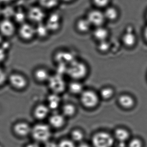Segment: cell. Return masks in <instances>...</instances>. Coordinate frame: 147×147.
<instances>
[{"instance_id": "cell-1", "label": "cell", "mask_w": 147, "mask_h": 147, "mask_svg": "<svg viewBox=\"0 0 147 147\" xmlns=\"http://www.w3.org/2000/svg\"><path fill=\"white\" fill-rule=\"evenodd\" d=\"M88 71L86 65L76 59L67 66L66 75L71 80L80 81L86 76Z\"/></svg>"}, {"instance_id": "cell-2", "label": "cell", "mask_w": 147, "mask_h": 147, "mask_svg": "<svg viewBox=\"0 0 147 147\" xmlns=\"http://www.w3.org/2000/svg\"><path fill=\"white\" fill-rule=\"evenodd\" d=\"M51 133V127L49 125L39 123L32 127L30 135L36 142L44 143L50 140Z\"/></svg>"}, {"instance_id": "cell-3", "label": "cell", "mask_w": 147, "mask_h": 147, "mask_svg": "<svg viewBox=\"0 0 147 147\" xmlns=\"http://www.w3.org/2000/svg\"><path fill=\"white\" fill-rule=\"evenodd\" d=\"M47 83L51 93L60 94L67 89V83L64 76L57 73L51 74Z\"/></svg>"}, {"instance_id": "cell-4", "label": "cell", "mask_w": 147, "mask_h": 147, "mask_svg": "<svg viewBox=\"0 0 147 147\" xmlns=\"http://www.w3.org/2000/svg\"><path fill=\"white\" fill-rule=\"evenodd\" d=\"M7 81L12 88L18 91L25 89L29 84L26 76L18 72H14L8 75Z\"/></svg>"}, {"instance_id": "cell-5", "label": "cell", "mask_w": 147, "mask_h": 147, "mask_svg": "<svg viewBox=\"0 0 147 147\" xmlns=\"http://www.w3.org/2000/svg\"><path fill=\"white\" fill-rule=\"evenodd\" d=\"M26 14L30 23L36 25L43 23L47 17L45 10L40 6H33L30 7L26 12Z\"/></svg>"}, {"instance_id": "cell-6", "label": "cell", "mask_w": 147, "mask_h": 147, "mask_svg": "<svg viewBox=\"0 0 147 147\" xmlns=\"http://www.w3.org/2000/svg\"><path fill=\"white\" fill-rule=\"evenodd\" d=\"M17 33L20 38L25 42L32 41L36 37L35 26L30 22H26L20 25Z\"/></svg>"}, {"instance_id": "cell-7", "label": "cell", "mask_w": 147, "mask_h": 147, "mask_svg": "<svg viewBox=\"0 0 147 147\" xmlns=\"http://www.w3.org/2000/svg\"><path fill=\"white\" fill-rule=\"evenodd\" d=\"M92 143L94 147H112L114 139L107 132H98L93 136Z\"/></svg>"}, {"instance_id": "cell-8", "label": "cell", "mask_w": 147, "mask_h": 147, "mask_svg": "<svg viewBox=\"0 0 147 147\" xmlns=\"http://www.w3.org/2000/svg\"><path fill=\"white\" fill-rule=\"evenodd\" d=\"M81 104L85 107L92 108L95 107L98 102L97 94L92 90H84L80 94Z\"/></svg>"}, {"instance_id": "cell-9", "label": "cell", "mask_w": 147, "mask_h": 147, "mask_svg": "<svg viewBox=\"0 0 147 147\" xmlns=\"http://www.w3.org/2000/svg\"><path fill=\"white\" fill-rule=\"evenodd\" d=\"M76 59L74 54L66 50H61L57 51L54 55V60L57 65L68 66Z\"/></svg>"}, {"instance_id": "cell-10", "label": "cell", "mask_w": 147, "mask_h": 147, "mask_svg": "<svg viewBox=\"0 0 147 147\" xmlns=\"http://www.w3.org/2000/svg\"><path fill=\"white\" fill-rule=\"evenodd\" d=\"M45 23L50 33L57 32L61 26V16L58 13H51L46 17Z\"/></svg>"}, {"instance_id": "cell-11", "label": "cell", "mask_w": 147, "mask_h": 147, "mask_svg": "<svg viewBox=\"0 0 147 147\" xmlns=\"http://www.w3.org/2000/svg\"><path fill=\"white\" fill-rule=\"evenodd\" d=\"M17 32L14 21L9 19H4L0 22V34L2 36L11 38Z\"/></svg>"}, {"instance_id": "cell-12", "label": "cell", "mask_w": 147, "mask_h": 147, "mask_svg": "<svg viewBox=\"0 0 147 147\" xmlns=\"http://www.w3.org/2000/svg\"><path fill=\"white\" fill-rule=\"evenodd\" d=\"M32 127L28 123L20 121L14 124L13 127V131L19 137H26L30 135Z\"/></svg>"}, {"instance_id": "cell-13", "label": "cell", "mask_w": 147, "mask_h": 147, "mask_svg": "<svg viewBox=\"0 0 147 147\" xmlns=\"http://www.w3.org/2000/svg\"><path fill=\"white\" fill-rule=\"evenodd\" d=\"M86 18L92 26L97 27L101 26L105 19L104 13L98 10H93L88 12Z\"/></svg>"}, {"instance_id": "cell-14", "label": "cell", "mask_w": 147, "mask_h": 147, "mask_svg": "<svg viewBox=\"0 0 147 147\" xmlns=\"http://www.w3.org/2000/svg\"><path fill=\"white\" fill-rule=\"evenodd\" d=\"M51 74L46 68L39 67L33 71V76L34 79L38 83H47L50 77Z\"/></svg>"}, {"instance_id": "cell-15", "label": "cell", "mask_w": 147, "mask_h": 147, "mask_svg": "<svg viewBox=\"0 0 147 147\" xmlns=\"http://www.w3.org/2000/svg\"><path fill=\"white\" fill-rule=\"evenodd\" d=\"M49 125L51 128L60 129L66 124V117L62 113H53L49 117Z\"/></svg>"}, {"instance_id": "cell-16", "label": "cell", "mask_w": 147, "mask_h": 147, "mask_svg": "<svg viewBox=\"0 0 147 147\" xmlns=\"http://www.w3.org/2000/svg\"><path fill=\"white\" fill-rule=\"evenodd\" d=\"M50 111V109L47 105L39 104L36 106L33 110V116L38 120H44L49 116Z\"/></svg>"}, {"instance_id": "cell-17", "label": "cell", "mask_w": 147, "mask_h": 147, "mask_svg": "<svg viewBox=\"0 0 147 147\" xmlns=\"http://www.w3.org/2000/svg\"><path fill=\"white\" fill-rule=\"evenodd\" d=\"M129 131L123 128H119L115 130L114 136L119 143V147H124L125 143L129 138Z\"/></svg>"}, {"instance_id": "cell-18", "label": "cell", "mask_w": 147, "mask_h": 147, "mask_svg": "<svg viewBox=\"0 0 147 147\" xmlns=\"http://www.w3.org/2000/svg\"><path fill=\"white\" fill-rule=\"evenodd\" d=\"M67 89L70 93L74 95H80L84 91L83 85L80 81L75 80H72L69 82L67 86Z\"/></svg>"}, {"instance_id": "cell-19", "label": "cell", "mask_w": 147, "mask_h": 147, "mask_svg": "<svg viewBox=\"0 0 147 147\" xmlns=\"http://www.w3.org/2000/svg\"><path fill=\"white\" fill-rule=\"evenodd\" d=\"M61 103L60 94L51 93L48 96L47 105L50 110L57 109L61 105Z\"/></svg>"}, {"instance_id": "cell-20", "label": "cell", "mask_w": 147, "mask_h": 147, "mask_svg": "<svg viewBox=\"0 0 147 147\" xmlns=\"http://www.w3.org/2000/svg\"><path fill=\"white\" fill-rule=\"evenodd\" d=\"M35 29L36 37L41 39L47 38L51 33L44 22L36 24Z\"/></svg>"}, {"instance_id": "cell-21", "label": "cell", "mask_w": 147, "mask_h": 147, "mask_svg": "<svg viewBox=\"0 0 147 147\" xmlns=\"http://www.w3.org/2000/svg\"><path fill=\"white\" fill-rule=\"evenodd\" d=\"M91 26L92 25L86 18L79 19L76 23V30L81 33L88 32L90 30Z\"/></svg>"}, {"instance_id": "cell-22", "label": "cell", "mask_w": 147, "mask_h": 147, "mask_svg": "<svg viewBox=\"0 0 147 147\" xmlns=\"http://www.w3.org/2000/svg\"><path fill=\"white\" fill-rule=\"evenodd\" d=\"M76 113V107L74 104L67 103L62 107V114L65 117H72Z\"/></svg>"}, {"instance_id": "cell-23", "label": "cell", "mask_w": 147, "mask_h": 147, "mask_svg": "<svg viewBox=\"0 0 147 147\" xmlns=\"http://www.w3.org/2000/svg\"><path fill=\"white\" fill-rule=\"evenodd\" d=\"M61 1V0H38L39 6L45 10L56 8Z\"/></svg>"}, {"instance_id": "cell-24", "label": "cell", "mask_w": 147, "mask_h": 147, "mask_svg": "<svg viewBox=\"0 0 147 147\" xmlns=\"http://www.w3.org/2000/svg\"><path fill=\"white\" fill-rule=\"evenodd\" d=\"M119 102L121 106L125 108H130L134 105V99L131 96L128 95H123L119 99Z\"/></svg>"}, {"instance_id": "cell-25", "label": "cell", "mask_w": 147, "mask_h": 147, "mask_svg": "<svg viewBox=\"0 0 147 147\" xmlns=\"http://www.w3.org/2000/svg\"><path fill=\"white\" fill-rule=\"evenodd\" d=\"M93 35L96 39L102 41L106 39L108 36V32L105 28L99 26L94 30Z\"/></svg>"}, {"instance_id": "cell-26", "label": "cell", "mask_w": 147, "mask_h": 147, "mask_svg": "<svg viewBox=\"0 0 147 147\" xmlns=\"http://www.w3.org/2000/svg\"><path fill=\"white\" fill-rule=\"evenodd\" d=\"M13 18L14 19L13 21L15 24L17 23L20 24V25L26 22V20L27 19L26 12H25L22 11H15Z\"/></svg>"}, {"instance_id": "cell-27", "label": "cell", "mask_w": 147, "mask_h": 147, "mask_svg": "<svg viewBox=\"0 0 147 147\" xmlns=\"http://www.w3.org/2000/svg\"><path fill=\"white\" fill-rule=\"evenodd\" d=\"M84 138L83 131L80 129H75L71 131L70 133V139L74 142H82Z\"/></svg>"}, {"instance_id": "cell-28", "label": "cell", "mask_w": 147, "mask_h": 147, "mask_svg": "<svg viewBox=\"0 0 147 147\" xmlns=\"http://www.w3.org/2000/svg\"><path fill=\"white\" fill-rule=\"evenodd\" d=\"M136 41V36L130 30H129L123 37L124 43L128 46H132Z\"/></svg>"}, {"instance_id": "cell-29", "label": "cell", "mask_w": 147, "mask_h": 147, "mask_svg": "<svg viewBox=\"0 0 147 147\" xmlns=\"http://www.w3.org/2000/svg\"><path fill=\"white\" fill-rule=\"evenodd\" d=\"M105 18L109 20H115L117 17V11L115 8L109 7L107 8L104 13Z\"/></svg>"}, {"instance_id": "cell-30", "label": "cell", "mask_w": 147, "mask_h": 147, "mask_svg": "<svg viewBox=\"0 0 147 147\" xmlns=\"http://www.w3.org/2000/svg\"><path fill=\"white\" fill-rule=\"evenodd\" d=\"M15 11L12 7H7L4 9H1V15L5 17V19H11V18H13Z\"/></svg>"}, {"instance_id": "cell-31", "label": "cell", "mask_w": 147, "mask_h": 147, "mask_svg": "<svg viewBox=\"0 0 147 147\" xmlns=\"http://www.w3.org/2000/svg\"><path fill=\"white\" fill-rule=\"evenodd\" d=\"M113 91L110 88H103L100 92V95L103 98L108 99L112 97L113 94Z\"/></svg>"}, {"instance_id": "cell-32", "label": "cell", "mask_w": 147, "mask_h": 147, "mask_svg": "<svg viewBox=\"0 0 147 147\" xmlns=\"http://www.w3.org/2000/svg\"><path fill=\"white\" fill-rule=\"evenodd\" d=\"M74 142L71 139H63L58 143V147H76Z\"/></svg>"}, {"instance_id": "cell-33", "label": "cell", "mask_w": 147, "mask_h": 147, "mask_svg": "<svg viewBox=\"0 0 147 147\" xmlns=\"http://www.w3.org/2000/svg\"><path fill=\"white\" fill-rule=\"evenodd\" d=\"M8 75L5 70L0 67V87L2 86L7 81Z\"/></svg>"}, {"instance_id": "cell-34", "label": "cell", "mask_w": 147, "mask_h": 147, "mask_svg": "<svg viewBox=\"0 0 147 147\" xmlns=\"http://www.w3.org/2000/svg\"><path fill=\"white\" fill-rule=\"evenodd\" d=\"M128 147H143L142 142L138 138H134L130 141Z\"/></svg>"}, {"instance_id": "cell-35", "label": "cell", "mask_w": 147, "mask_h": 147, "mask_svg": "<svg viewBox=\"0 0 147 147\" xmlns=\"http://www.w3.org/2000/svg\"><path fill=\"white\" fill-rule=\"evenodd\" d=\"M95 5L98 7H103L107 6L109 4L110 0H92Z\"/></svg>"}, {"instance_id": "cell-36", "label": "cell", "mask_w": 147, "mask_h": 147, "mask_svg": "<svg viewBox=\"0 0 147 147\" xmlns=\"http://www.w3.org/2000/svg\"><path fill=\"white\" fill-rule=\"evenodd\" d=\"M100 43L99 45V49L101 51H107L109 48V43L106 40L100 41Z\"/></svg>"}, {"instance_id": "cell-37", "label": "cell", "mask_w": 147, "mask_h": 147, "mask_svg": "<svg viewBox=\"0 0 147 147\" xmlns=\"http://www.w3.org/2000/svg\"><path fill=\"white\" fill-rule=\"evenodd\" d=\"M7 53L6 49L3 48H0V63L3 62L6 59Z\"/></svg>"}, {"instance_id": "cell-38", "label": "cell", "mask_w": 147, "mask_h": 147, "mask_svg": "<svg viewBox=\"0 0 147 147\" xmlns=\"http://www.w3.org/2000/svg\"><path fill=\"white\" fill-rule=\"evenodd\" d=\"M44 147H58V144L49 140L44 143Z\"/></svg>"}, {"instance_id": "cell-39", "label": "cell", "mask_w": 147, "mask_h": 147, "mask_svg": "<svg viewBox=\"0 0 147 147\" xmlns=\"http://www.w3.org/2000/svg\"><path fill=\"white\" fill-rule=\"evenodd\" d=\"M25 147H41L37 142L31 143L27 144Z\"/></svg>"}, {"instance_id": "cell-40", "label": "cell", "mask_w": 147, "mask_h": 147, "mask_svg": "<svg viewBox=\"0 0 147 147\" xmlns=\"http://www.w3.org/2000/svg\"><path fill=\"white\" fill-rule=\"evenodd\" d=\"M15 0H0L1 3H5V4H8L13 2Z\"/></svg>"}, {"instance_id": "cell-41", "label": "cell", "mask_w": 147, "mask_h": 147, "mask_svg": "<svg viewBox=\"0 0 147 147\" xmlns=\"http://www.w3.org/2000/svg\"><path fill=\"white\" fill-rule=\"evenodd\" d=\"M91 147L88 144H87L86 143H82L80 144H79L77 147Z\"/></svg>"}, {"instance_id": "cell-42", "label": "cell", "mask_w": 147, "mask_h": 147, "mask_svg": "<svg viewBox=\"0 0 147 147\" xmlns=\"http://www.w3.org/2000/svg\"><path fill=\"white\" fill-rule=\"evenodd\" d=\"M75 1L76 0H61V1H63V2L67 3H72Z\"/></svg>"}, {"instance_id": "cell-43", "label": "cell", "mask_w": 147, "mask_h": 147, "mask_svg": "<svg viewBox=\"0 0 147 147\" xmlns=\"http://www.w3.org/2000/svg\"><path fill=\"white\" fill-rule=\"evenodd\" d=\"M144 36H145V38L147 40V27H146V29L144 30Z\"/></svg>"}, {"instance_id": "cell-44", "label": "cell", "mask_w": 147, "mask_h": 147, "mask_svg": "<svg viewBox=\"0 0 147 147\" xmlns=\"http://www.w3.org/2000/svg\"><path fill=\"white\" fill-rule=\"evenodd\" d=\"M3 42V36L0 34V44H1Z\"/></svg>"}, {"instance_id": "cell-45", "label": "cell", "mask_w": 147, "mask_h": 147, "mask_svg": "<svg viewBox=\"0 0 147 147\" xmlns=\"http://www.w3.org/2000/svg\"><path fill=\"white\" fill-rule=\"evenodd\" d=\"M1 15V9L0 8V16Z\"/></svg>"}]
</instances>
